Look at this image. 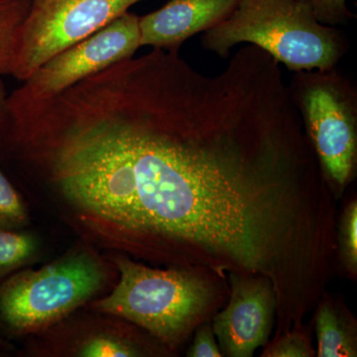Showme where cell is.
Segmentation results:
<instances>
[{
  "instance_id": "obj_1",
  "label": "cell",
  "mask_w": 357,
  "mask_h": 357,
  "mask_svg": "<svg viewBox=\"0 0 357 357\" xmlns=\"http://www.w3.org/2000/svg\"><path fill=\"white\" fill-rule=\"evenodd\" d=\"M9 137L14 163L107 245L168 239L261 261L255 201L286 185L287 165L264 91L239 61L208 76L153 48L16 105Z\"/></svg>"
},
{
  "instance_id": "obj_2",
  "label": "cell",
  "mask_w": 357,
  "mask_h": 357,
  "mask_svg": "<svg viewBox=\"0 0 357 357\" xmlns=\"http://www.w3.org/2000/svg\"><path fill=\"white\" fill-rule=\"evenodd\" d=\"M201 41L222 58L236 45L253 44L294 72L333 69L347 51L344 34L319 23L300 0H239L229 20Z\"/></svg>"
},
{
  "instance_id": "obj_3",
  "label": "cell",
  "mask_w": 357,
  "mask_h": 357,
  "mask_svg": "<svg viewBox=\"0 0 357 357\" xmlns=\"http://www.w3.org/2000/svg\"><path fill=\"white\" fill-rule=\"evenodd\" d=\"M107 278L96 255L72 251L40 269L7 279L0 286V319L15 333L42 330L95 297Z\"/></svg>"
},
{
  "instance_id": "obj_4",
  "label": "cell",
  "mask_w": 357,
  "mask_h": 357,
  "mask_svg": "<svg viewBox=\"0 0 357 357\" xmlns=\"http://www.w3.org/2000/svg\"><path fill=\"white\" fill-rule=\"evenodd\" d=\"M119 284L93 307L132 321L162 340H175L206 309L208 293L197 277L144 266L119 256Z\"/></svg>"
},
{
  "instance_id": "obj_5",
  "label": "cell",
  "mask_w": 357,
  "mask_h": 357,
  "mask_svg": "<svg viewBox=\"0 0 357 357\" xmlns=\"http://www.w3.org/2000/svg\"><path fill=\"white\" fill-rule=\"evenodd\" d=\"M289 89L324 170L333 182L347 184L357 152L354 84L333 68L296 72Z\"/></svg>"
},
{
  "instance_id": "obj_6",
  "label": "cell",
  "mask_w": 357,
  "mask_h": 357,
  "mask_svg": "<svg viewBox=\"0 0 357 357\" xmlns=\"http://www.w3.org/2000/svg\"><path fill=\"white\" fill-rule=\"evenodd\" d=\"M143 0H31L11 76L24 82L60 52L88 38Z\"/></svg>"
},
{
  "instance_id": "obj_7",
  "label": "cell",
  "mask_w": 357,
  "mask_h": 357,
  "mask_svg": "<svg viewBox=\"0 0 357 357\" xmlns=\"http://www.w3.org/2000/svg\"><path fill=\"white\" fill-rule=\"evenodd\" d=\"M140 47L139 16L126 11L44 63L20 88L8 93V100L28 102L52 98L110 66L134 57Z\"/></svg>"
},
{
  "instance_id": "obj_8",
  "label": "cell",
  "mask_w": 357,
  "mask_h": 357,
  "mask_svg": "<svg viewBox=\"0 0 357 357\" xmlns=\"http://www.w3.org/2000/svg\"><path fill=\"white\" fill-rule=\"evenodd\" d=\"M272 312L273 300L262 282L234 278L229 306L213 319V333L223 354L252 356L267 342Z\"/></svg>"
},
{
  "instance_id": "obj_9",
  "label": "cell",
  "mask_w": 357,
  "mask_h": 357,
  "mask_svg": "<svg viewBox=\"0 0 357 357\" xmlns=\"http://www.w3.org/2000/svg\"><path fill=\"white\" fill-rule=\"evenodd\" d=\"M239 0H169L139 17L140 45L178 51L185 40L206 32L236 11Z\"/></svg>"
},
{
  "instance_id": "obj_10",
  "label": "cell",
  "mask_w": 357,
  "mask_h": 357,
  "mask_svg": "<svg viewBox=\"0 0 357 357\" xmlns=\"http://www.w3.org/2000/svg\"><path fill=\"white\" fill-rule=\"evenodd\" d=\"M31 0H0V77L11 76L21 25Z\"/></svg>"
},
{
  "instance_id": "obj_11",
  "label": "cell",
  "mask_w": 357,
  "mask_h": 357,
  "mask_svg": "<svg viewBox=\"0 0 357 357\" xmlns=\"http://www.w3.org/2000/svg\"><path fill=\"white\" fill-rule=\"evenodd\" d=\"M318 356H356L354 338L345 324L330 306L321 307L317 314Z\"/></svg>"
},
{
  "instance_id": "obj_12",
  "label": "cell",
  "mask_w": 357,
  "mask_h": 357,
  "mask_svg": "<svg viewBox=\"0 0 357 357\" xmlns=\"http://www.w3.org/2000/svg\"><path fill=\"white\" fill-rule=\"evenodd\" d=\"M39 251L40 241L34 234L0 229V278L32 262Z\"/></svg>"
},
{
  "instance_id": "obj_13",
  "label": "cell",
  "mask_w": 357,
  "mask_h": 357,
  "mask_svg": "<svg viewBox=\"0 0 357 357\" xmlns=\"http://www.w3.org/2000/svg\"><path fill=\"white\" fill-rule=\"evenodd\" d=\"M75 356L82 357H132L141 356L133 342L115 333H100L86 337L75 349Z\"/></svg>"
},
{
  "instance_id": "obj_14",
  "label": "cell",
  "mask_w": 357,
  "mask_h": 357,
  "mask_svg": "<svg viewBox=\"0 0 357 357\" xmlns=\"http://www.w3.org/2000/svg\"><path fill=\"white\" fill-rule=\"evenodd\" d=\"M29 222L20 192L0 169V229L21 230Z\"/></svg>"
},
{
  "instance_id": "obj_15",
  "label": "cell",
  "mask_w": 357,
  "mask_h": 357,
  "mask_svg": "<svg viewBox=\"0 0 357 357\" xmlns=\"http://www.w3.org/2000/svg\"><path fill=\"white\" fill-rule=\"evenodd\" d=\"M306 4L314 17L324 25L344 24L354 17L347 6V0H300Z\"/></svg>"
},
{
  "instance_id": "obj_16",
  "label": "cell",
  "mask_w": 357,
  "mask_h": 357,
  "mask_svg": "<svg viewBox=\"0 0 357 357\" xmlns=\"http://www.w3.org/2000/svg\"><path fill=\"white\" fill-rule=\"evenodd\" d=\"M342 248L347 266L356 273L357 266V204H349L342 225Z\"/></svg>"
},
{
  "instance_id": "obj_17",
  "label": "cell",
  "mask_w": 357,
  "mask_h": 357,
  "mask_svg": "<svg viewBox=\"0 0 357 357\" xmlns=\"http://www.w3.org/2000/svg\"><path fill=\"white\" fill-rule=\"evenodd\" d=\"M314 356V351L307 342L306 337L293 333L281 338L277 344L270 347L263 356L271 357H309Z\"/></svg>"
},
{
  "instance_id": "obj_18",
  "label": "cell",
  "mask_w": 357,
  "mask_h": 357,
  "mask_svg": "<svg viewBox=\"0 0 357 357\" xmlns=\"http://www.w3.org/2000/svg\"><path fill=\"white\" fill-rule=\"evenodd\" d=\"M188 356L191 357H220L222 351L218 349L217 342L213 337V331L210 326L199 328L195 337L194 344L188 351Z\"/></svg>"
},
{
  "instance_id": "obj_19",
  "label": "cell",
  "mask_w": 357,
  "mask_h": 357,
  "mask_svg": "<svg viewBox=\"0 0 357 357\" xmlns=\"http://www.w3.org/2000/svg\"><path fill=\"white\" fill-rule=\"evenodd\" d=\"M7 93L6 84L0 77V136H1L2 126H3L4 117H6Z\"/></svg>"
}]
</instances>
